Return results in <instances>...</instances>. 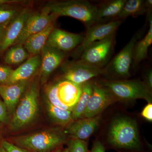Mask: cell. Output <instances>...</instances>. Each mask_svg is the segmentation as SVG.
<instances>
[{"mask_svg":"<svg viewBox=\"0 0 152 152\" xmlns=\"http://www.w3.org/2000/svg\"><path fill=\"white\" fill-rule=\"evenodd\" d=\"M108 142L116 148L141 151V143L135 120L127 117L114 119L109 128Z\"/></svg>","mask_w":152,"mask_h":152,"instance_id":"1","label":"cell"},{"mask_svg":"<svg viewBox=\"0 0 152 152\" xmlns=\"http://www.w3.org/2000/svg\"><path fill=\"white\" fill-rule=\"evenodd\" d=\"M45 6L58 18L68 16L79 20L87 29L97 23L98 7L88 1H52Z\"/></svg>","mask_w":152,"mask_h":152,"instance_id":"2","label":"cell"},{"mask_svg":"<svg viewBox=\"0 0 152 152\" xmlns=\"http://www.w3.org/2000/svg\"><path fill=\"white\" fill-rule=\"evenodd\" d=\"M66 141L64 132L55 128L14 139L16 145L29 152H51Z\"/></svg>","mask_w":152,"mask_h":152,"instance_id":"3","label":"cell"},{"mask_svg":"<svg viewBox=\"0 0 152 152\" xmlns=\"http://www.w3.org/2000/svg\"><path fill=\"white\" fill-rule=\"evenodd\" d=\"M102 86L107 89L115 99L131 101L143 99L152 104L151 90L138 80H102Z\"/></svg>","mask_w":152,"mask_h":152,"instance_id":"4","label":"cell"},{"mask_svg":"<svg viewBox=\"0 0 152 152\" xmlns=\"http://www.w3.org/2000/svg\"><path fill=\"white\" fill-rule=\"evenodd\" d=\"M20 100L10 123L12 130H19L31 124L39 110V86L37 81L30 84Z\"/></svg>","mask_w":152,"mask_h":152,"instance_id":"5","label":"cell"},{"mask_svg":"<svg viewBox=\"0 0 152 152\" xmlns=\"http://www.w3.org/2000/svg\"><path fill=\"white\" fill-rule=\"evenodd\" d=\"M115 35L90 45L82 53L79 60L93 66L103 69L108 64L113 53Z\"/></svg>","mask_w":152,"mask_h":152,"instance_id":"6","label":"cell"},{"mask_svg":"<svg viewBox=\"0 0 152 152\" xmlns=\"http://www.w3.org/2000/svg\"><path fill=\"white\" fill-rule=\"evenodd\" d=\"M142 32H137L129 42L103 68V75L115 77L127 78L131 76L130 69L132 62L133 51L137 42L141 39Z\"/></svg>","mask_w":152,"mask_h":152,"instance_id":"7","label":"cell"},{"mask_svg":"<svg viewBox=\"0 0 152 152\" xmlns=\"http://www.w3.org/2000/svg\"><path fill=\"white\" fill-rule=\"evenodd\" d=\"M58 18L45 6L41 11L31 12L15 45H23L28 37L42 31Z\"/></svg>","mask_w":152,"mask_h":152,"instance_id":"8","label":"cell"},{"mask_svg":"<svg viewBox=\"0 0 152 152\" xmlns=\"http://www.w3.org/2000/svg\"><path fill=\"white\" fill-rule=\"evenodd\" d=\"M64 80L82 85L95 77L103 75V69L93 66L80 60L65 66L63 69Z\"/></svg>","mask_w":152,"mask_h":152,"instance_id":"9","label":"cell"},{"mask_svg":"<svg viewBox=\"0 0 152 152\" xmlns=\"http://www.w3.org/2000/svg\"><path fill=\"white\" fill-rule=\"evenodd\" d=\"M92 94L81 118L96 116L115 100L107 89L98 83L92 82Z\"/></svg>","mask_w":152,"mask_h":152,"instance_id":"10","label":"cell"},{"mask_svg":"<svg viewBox=\"0 0 152 152\" xmlns=\"http://www.w3.org/2000/svg\"><path fill=\"white\" fill-rule=\"evenodd\" d=\"M122 21L115 20L107 23H97L87 29L83 39L77 48V53L80 56L83 51L90 45L102 40L116 34Z\"/></svg>","mask_w":152,"mask_h":152,"instance_id":"11","label":"cell"},{"mask_svg":"<svg viewBox=\"0 0 152 152\" xmlns=\"http://www.w3.org/2000/svg\"><path fill=\"white\" fill-rule=\"evenodd\" d=\"M84 35L73 34L55 28L49 35L45 45L66 53L71 51L80 45Z\"/></svg>","mask_w":152,"mask_h":152,"instance_id":"12","label":"cell"},{"mask_svg":"<svg viewBox=\"0 0 152 152\" xmlns=\"http://www.w3.org/2000/svg\"><path fill=\"white\" fill-rule=\"evenodd\" d=\"M31 12L29 9H24L9 23L0 39V52L15 45Z\"/></svg>","mask_w":152,"mask_h":152,"instance_id":"13","label":"cell"},{"mask_svg":"<svg viewBox=\"0 0 152 152\" xmlns=\"http://www.w3.org/2000/svg\"><path fill=\"white\" fill-rule=\"evenodd\" d=\"M41 53L40 77L41 81L44 83L51 74L63 62L65 53L47 45L44 46Z\"/></svg>","mask_w":152,"mask_h":152,"instance_id":"14","label":"cell"},{"mask_svg":"<svg viewBox=\"0 0 152 152\" xmlns=\"http://www.w3.org/2000/svg\"><path fill=\"white\" fill-rule=\"evenodd\" d=\"M100 115L91 118H82L73 121L68 125L65 131L72 139L83 140L88 138L98 127L101 121Z\"/></svg>","mask_w":152,"mask_h":152,"instance_id":"15","label":"cell"},{"mask_svg":"<svg viewBox=\"0 0 152 152\" xmlns=\"http://www.w3.org/2000/svg\"><path fill=\"white\" fill-rule=\"evenodd\" d=\"M30 84L28 80L10 85L0 84V95L4 100L8 113L14 114L21 97Z\"/></svg>","mask_w":152,"mask_h":152,"instance_id":"16","label":"cell"},{"mask_svg":"<svg viewBox=\"0 0 152 152\" xmlns=\"http://www.w3.org/2000/svg\"><path fill=\"white\" fill-rule=\"evenodd\" d=\"M41 64V58L39 55L29 58L21 65L14 70L7 85L29 80L40 69Z\"/></svg>","mask_w":152,"mask_h":152,"instance_id":"17","label":"cell"},{"mask_svg":"<svg viewBox=\"0 0 152 152\" xmlns=\"http://www.w3.org/2000/svg\"><path fill=\"white\" fill-rule=\"evenodd\" d=\"M57 96L60 102L72 110L81 94V85L64 80L57 83Z\"/></svg>","mask_w":152,"mask_h":152,"instance_id":"18","label":"cell"},{"mask_svg":"<svg viewBox=\"0 0 152 152\" xmlns=\"http://www.w3.org/2000/svg\"><path fill=\"white\" fill-rule=\"evenodd\" d=\"M151 9H148V19L149 23V28L143 38L140 39L136 43L133 51L132 65L137 67L142 61L148 57L149 48L152 44V17Z\"/></svg>","mask_w":152,"mask_h":152,"instance_id":"19","label":"cell"},{"mask_svg":"<svg viewBox=\"0 0 152 152\" xmlns=\"http://www.w3.org/2000/svg\"><path fill=\"white\" fill-rule=\"evenodd\" d=\"M55 28L54 24L52 23L42 31L28 37L23 44L28 53L34 56L41 53L45 45L49 35Z\"/></svg>","mask_w":152,"mask_h":152,"instance_id":"20","label":"cell"},{"mask_svg":"<svg viewBox=\"0 0 152 152\" xmlns=\"http://www.w3.org/2000/svg\"><path fill=\"white\" fill-rule=\"evenodd\" d=\"M126 0H113L98 7L97 23L103 19L118 18Z\"/></svg>","mask_w":152,"mask_h":152,"instance_id":"21","label":"cell"},{"mask_svg":"<svg viewBox=\"0 0 152 152\" xmlns=\"http://www.w3.org/2000/svg\"><path fill=\"white\" fill-rule=\"evenodd\" d=\"M82 91L78 101L74 107L72 111L73 120L79 119L82 118L88 101L93 92L92 82L91 81L81 85Z\"/></svg>","mask_w":152,"mask_h":152,"instance_id":"22","label":"cell"},{"mask_svg":"<svg viewBox=\"0 0 152 152\" xmlns=\"http://www.w3.org/2000/svg\"><path fill=\"white\" fill-rule=\"evenodd\" d=\"M148 10L145 0H126L118 19L121 20L130 16L137 17L143 15Z\"/></svg>","mask_w":152,"mask_h":152,"instance_id":"23","label":"cell"},{"mask_svg":"<svg viewBox=\"0 0 152 152\" xmlns=\"http://www.w3.org/2000/svg\"><path fill=\"white\" fill-rule=\"evenodd\" d=\"M30 54L23 45H14L10 47L6 53L4 61L9 65H16L23 63L29 57Z\"/></svg>","mask_w":152,"mask_h":152,"instance_id":"24","label":"cell"},{"mask_svg":"<svg viewBox=\"0 0 152 152\" xmlns=\"http://www.w3.org/2000/svg\"><path fill=\"white\" fill-rule=\"evenodd\" d=\"M46 104L49 115L58 124L65 126L73 121L71 111L59 108L53 106L47 101Z\"/></svg>","mask_w":152,"mask_h":152,"instance_id":"25","label":"cell"},{"mask_svg":"<svg viewBox=\"0 0 152 152\" xmlns=\"http://www.w3.org/2000/svg\"><path fill=\"white\" fill-rule=\"evenodd\" d=\"M57 84H54L47 86L45 90L46 101L53 106L59 108L72 111V109L64 105L60 102L57 96Z\"/></svg>","mask_w":152,"mask_h":152,"instance_id":"26","label":"cell"},{"mask_svg":"<svg viewBox=\"0 0 152 152\" xmlns=\"http://www.w3.org/2000/svg\"><path fill=\"white\" fill-rule=\"evenodd\" d=\"M21 10L16 7H0V25L10 23Z\"/></svg>","mask_w":152,"mask_h":152,"instance_id":"27","label":"cell"},{"mask_svg":"<svg viewBox=\"0 0 152 152\" xmlns=\"http://www.w3.org/2000/svg\"><path fill=\"white\" fill-rule=\"evenodd\" d=\"M68 152H88V142L85 140L72 139L68 142Z\"/></svg>","mask_w":152,"mask_h":152,"instance_id":"28","label":"cell"},{"mask_svg":"<svg viewBox=\"0 0 152 152\" xmlns=\"http://www.w3.org/2000/svg\"><path fill=\"white\" fill-rule=\"evenodd\" d=\"M13 70L10 67L0 66V84H7Z\"/></svg>","mask_w":152,"mask_h":152,"instance_id":"29","label":"cell"},{"mask_svg":"<svg viewBox=\"0 0 152 152\" xmlns=\"http://www.w3.org/2000/svg\"><path fill=\"white\" fill-rule=\"evenodd\" d=\"M1 146L7 152H29L6 140L2 142Z\"/></svg>","mask_w":152,"mask_h":152,"instance_id":"30","label":"cell"},{"mask_svg":"<svg viewBox=\"0 0 152 152\" xmlns=\"http://www.w3.org/2000/svg\"><path fill=\"white\" fill-rule=\"evenodd\" d=\"M8 112L5 105L0 100V121L6 123L8 121Z\"/></svg>","mask_w":152,"mask_h":152,"instance_id":"31","label":"cell"},{"mask_svg":"<svg viewBox=\"0 0 152 152\" xmlns=\"http://www.w3.org/2000/svg\"><path fill=\"white\" fill-rule=\"evenodd\" d=\"M142 116L146 119L152 121V104L148 103L145 107L141 113Z\"/></svg>","mask_w":152,"mask_h":152,"instance_id":"32","label":"cell"},{"mask_svg":"<svg viewBox=\"0 0 152 152\" xmlns=\"http://www.w3.org/2000/svg\"><path fill=\"white\" fill-rule=\"evenodd\" d=\"M90 152H105V148L102 142L96 140L94 143Z\"/></svg>","mask_w":152,"mask_h":152,"instance_id":"33","label":"cell"},{"mask_svg":"<svg viewBox=\"0 0 152 152\" xmlns=\"http://www.w3.org/2000/svg\"><path fill=\"white\" fill-rule=\"evenodd\" d=\"M144 83L150 89L152 90V71L151 69H149L146 73L145 75V81Z\"/></svg>","mask_w":152,"mask_h":152,"instance_id":"34","label":"cell"},{"mask_svg":"<svg viewBox=\"0 0 152 152\" xmlns=\"http://www.w3.org/2000/svg\"><path fill=\"white\" fill-rule=\"evenodd\" d=\"M23 2L22 1L18 0H0V6L9 4H19Z\"/></svg>","mask_w":152,"mask_h":152,"instance_id":"35","label":"cell"},{"mask_svg":"<svg viewBox=\"0 0 152 152\" xmlns=\"http://www.w3.org/2000/svg\"><path fill=\"white\" fill-rule=\"evenodd\" d=\"M8 23L0 25V39L1 38L2 36L3 35V33L4 31L6 28L7 26Z\"/></svg>","mask_w":152,"mask_h":152,"instance_id":"36","label":"cell"},{"mask_svg":"<svg viewBox=\"0 0 152 152\" xmlns=\"http://www.w3.org/2000/svg\"><path fill=\"white\" fill-rule=\"evenodd\" d=\"M0 152H7L4 149V148H3L1 146L0 147Z\"/></svg>","mask_w":152,"mask_h":152,"instance_id":"37","label":"cell"},{"mask_svg":"<svg viewBox=\"0 0 152 152\" xmlns=\"http://www.w3.org/2000/svg\"><path fill=\"white\" fill-rule=\"evenodd\" d=\"M62 152H68L67 148L65 149Z\"/></svg>","mask_w":152,"mask_h":152,"instance_id":"38","label":"cell"}]
</instances>
